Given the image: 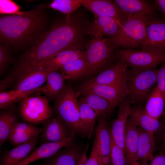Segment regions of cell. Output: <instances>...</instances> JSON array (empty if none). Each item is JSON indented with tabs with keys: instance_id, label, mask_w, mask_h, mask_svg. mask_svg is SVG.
Instances as JSON below:
<instances>
[{
	"instance_id": "6da1fadb",
	"label": "cell",
	"mask_w": 165,
	"mask_h": 165,
	"mask_svg": "<svg viewBox=\"0 0 165 165\" xmlns=\"http://www.w3.org/2000/svg\"><path fill=\"white\" fill-rule=\"evenodd\" d=\"M80 30L71 17L52 25L21 56L15 73L20 75L60 52L79 47Z\"/></svg>"
},
{
	"instance_id": "7a4b0ae2",
	"label": "cell",
	"mask_w": 165,
	"mask_h": 165,
	"mask_svg": "<svg viewBox=\"0 0 165 165\" xmlns=\"http://www.w3.org/2000/svg\"><path fill=\"white\" fill-rule=\"evenodd\" d=\"M49 18L40 9L0 17V41L20 49L33 44L46 31Z\"/></svg>"
},
{
	"instance_id": "3957f363",
	"label": "cell",
	"mask_w": 165,
	"mask_h": 165,
	"mask_svg": "<svg viewBox=\"0 0 165 165\" xmlns=\"http://www.w3.org/2000/svg\"><path fill=\"white\" fill-rule=\"evenodd\" d=\"M149 16L137 13L127 17L117 34L109 38L114 46L130 50L140 48L145 40Z\"/></svg>"
},
{
	"instance_id": "277c9868",
	"label": "cell",
	"mask_w": 165,
	"mask_h": 165,
	"mask_svg": "<svg viewBox=\"0 0 165 165\" xmlns=\"http://www.w3.org/2000/svg\"><path fill=\"white\" fill-rule=\"evenodd\" d=\"M115 48L109 38L103 36L93 38L84 52L86 68L84 76H92L112 64L114 58L117 57L114 51Z\"/></svg>"
},
{
	"instance_id": "5b68a950",
	"label": "cell",
	"mask_w": 165,
	"mask_h": 165,
	"mask_svg": "<svg viewBox=\"0 0 165 165\" xmlns=\"http://www.w3.org/2000/svg\"><path fill=\"white\" fill-rule=\"evenodd\" d=\"M158 71L156 68L127 69V83L128 91L127 95L131 104L141 105L146 100L156 83Z\"/></svg>"
},
{
	"instance_id": "8992f818",
	"label": "cell",
	"mask_w": 165,
	"mask_h": 165,
	"mask_svg": "<svg viewBox=\"0 0 165 165\" xmlns=\"http://www.w3.org/2000/svg\"><path fill=\"white\" fill-rule=\"evenodd\" d=\"M81 94L75 91L71 85L65 86L64 90L55 101L54 110L72 132L80 134V116L79 101Z\"/></svg>"
},
{
	"instance_id": "52a82bcc",
	"label": "cell",
	"mask_w": 165,
	"mask_h": 165,
	"mask_svg": "<svg viewBox=\"0 0 165 165\" xmlns=\"http://www.w3.org/2000/svg\"><path fill=\"white\" fill-rule=\"evenodd\" d=\"M118 59L133 69L155 68L165 61V52L141 49H120L116 52Z\"/></svg>"
},
{
	"instance_id": "ba28073f",
	"label": "cell",
	"mask_w": 165,
	"mask_h": 165,
	"mask_svg": "<svg viewBox=\"0 0 165 165\" xmlns=\"http://www.w3.org/2000/svg\"><path fill=\"white\" fill-rule=\"evenodd\" d=\"M45 96L33 95L21 101L19 111L22 119L34 125L39 124L51 118L53 110Z\"/></svg>"
},
{
	"instance_id": "9c48e42d",
	"label": "cell",
	"mask_w": 165,
	"mask_h": 165,
	"mask_svg": "<svg viewBox=\"0 0 165 165\" xmlns=\"http://www.w3.org/2000/svg\"><path fill=\"white\" fill-rule=\"evenodd\" d=\"M127 68L123 61L118 59L97 75L85 81L80 89L95 85L126 84Z\"/></svg>"
},
{
	"instance_id": "30bf717a",
	"label": "cell",
	"mask_w": 165,
	"mask_h": 165,
	"mask_svg": "<svg viewBox=\"0 0 165 165\" xmlns=\"http://www.w3.org/2000/svg\"><path fill=\"white\" fill-rule=\"evenodd\" d=\"M141 49L165 52V20L149 16Z\"/></svg>"
},
{
	"instance_id": "8fae6325",
	"label": "cell",
	"mask_w": 165,
	"mask_h": 165,
	"mask_svg": "<svg viewBox=\"0 0 165 165\" xmlns=\"http://www.w3.org/2000/svg\"><path fill=\"white\" fill-rule=\"evenodd\" d=\"M79 91L81 94L90 91L98 94L108 101L113 110L126 98L128 92L127 84L95 85Z\"/></svg>"
},
{
	"instance_id": "7c38bea8",
	"label": "cell",
	"mask_w": 165,
	"mask_h": 165,
	"mask_svg": "<svg viewBox=\"0 0 165 165\" xmlns=\"http://www.w3.org/2000/svg\"><path fill=\"white\" fill-rule=\"evenodd\" d=\"M75 134L72 132L68 138L62 141L43 143L24 159L15 165H28L37 160L51 157L61 148L73 145Z\"/></svg>"
},
{
	"instance_id": "4fadbf2b",
	"label": "cell",
	"mask_w": 165,
	"mask_h": 165,
	"mask_svg": "<svg viewBox=\"0 0 165 165\" xmlns=\"http://www.w3.org/2000/svg\"><path fill=\"white\" fill-rule=\"evenodd\" d=\"M83 6L94 16H106L114 18L120 25L126 19L113 1L108 0H81Z\"/></svg>"
},
{
	"instance_id": "5bb4252c",
	"label": "cell",
	"mask_w": 165,
	"mask_h": 165,
	"mask_svg": "<svg viewBox=\"0 0 165 165\" xmlns=\"http://www.w3.org/2000/svg\"><path fill=\"white\" fill-rule=\"evenodd\" d=\"M84 57V52L79 47L72 48L61 51L35 66L51 72L60 70L69 62Z\"/></svg>"
},
{
	"instance_id": "9a60e30c",
	"label": "cell",
	"mask_w": 165,
	"mask_h": 165,
	"mask_svg": "<svg viewBox=\"0 0 165 165\" xmlns=\"http://www.w3.org/2000/svg\"><path fill=\"white\" fill-rule=\"evenodd\" d=\"M131 103L126 98L118 106V113L117 118L112 121L111 131L116 144L124 152V139L126 126L129 116Z\"/></svg>"
},
{
	"instance_id": "2e32d148",
	"label": "cell",
	"mask_w": 165,
	"mask_h": 165,
	"mask_svg": "<svg viewBox=\"0 0 165 165\" xmlns=\"http://www.w3.org/2000/svg\"><path fill=\"white\" fill-rule=\"evenodd\" d=\"M43 131L41 136L43 143L59 142L65 140L72 132L58 117L49 119L43 123Z\"/></svg>"
},
{
	"instance_id": "e0dca14e",
	"label": "cell",
	"mask_w": 165,
	"mask_h": 165,
	"mask_svg": "<svg viewBox=\"0 0 165 165\" xmlns=\"http://www.w3.org/2000/svg\"><path fill=\"white\" fill-rule=\"evenodd\" d=\"M50 72L35 66L30 68L18 76L14 90L28 91L39 88L46 81Z\"/></svg>"
},
{
	"instance_id": "ac0fdd59",
	"label": "cell",
	"mask_w": 165,
	"mask_h": 165,
	"mask_svg": "<svg viewBox=\"0 0 165 165\" xmlns=\"http://www.w3.org/2000/svg\"><path fill=\"white\" fill-rule=\"evenodd\" d=\"M43 131L39 128L27 123L17 122L13 127L9 140L11 144L17 146L38 138Z\"/></svg>"
},
{
	"instance_id": "d6986e66",
	"label": "cell",
	"mask_w": 165,
	"mask_h": 165,
	"mask_svg": "<svg viewBox=\"0 0 165 165\" xmlns=\"http://www.w3.org/2000/svg\"><path fill=\"white\" fill-rule=\"evenodd\" d=\"M94 23L88 31L93 38L104 36L110 38L116 36L121 27L113 18L106 16H94Z\"/></svg>"
},
{
	"instance_id": "ffe728a7",
	"label": "cell",
	"mask_w": 165,
	"mask_h": 165,
	"mask_svg": "<svg viewBox=\"0 0 165 165\" xmlns=\"http://www.w3.org/2000/svg\"><path fill=\"white\" fill-rule=\"evenodd\" d=\"M129 117L137 126L153 134L159 130L164 126V123L159 119L148 115L141 105L131 106Z\"/></svg>"
},
{
	"instance_id": "44dd1931",
	"label": "cell",
	"mask_w": 165,
	"mask_h": 165,
	"mask_svg": "<svg viewBox=\"0 0 165 165\" xmlns=\"http://www.w3.org/2000/svg\"><path fill=\"white\" fill-rule=\"evenodd\" d=\"M139 134L137 126L129 117L127 123L124 139V152L128 165H137Z\"/></svg>"
},
{
	"instance_id": "7402d4cb",
	"label": "cell",
	"mask_w": 165,
	"mask_h": 165,
	"mask_svg": "<svg viewBox=\"0 0 165 165\" xmlns=\"http://www.w3.org/2000/svg\"><path fill=\"white\" fill-rule=\"evenodd\" d=\"M38 138L23 143L11 150L4 152L1 156L0 165H15L32 153L38 142Z\"/></svg>"
},
{
	"instance_id": "603a6c76",
	"label": "cell",
	"mask_w": 165,
	"mask_h": 165,
	"mask_svg": "<svg viewBox=\"0 0 165 165\" xmlns=\"http://www.w3.org/2000/svg\"><path fill=\"white\" fill-rule=\"evenodd\" d=\"M126 17L137 13L154 16L155 6L143 0H115L113 1Z\"/></svg>"
},
{
	"instance_id": "cb8c5ba5",
	"label": "cell",
	"mask_w": 165,
	"mask_h": 165,
	"mask_svg": "<svg viewBox=\"0 0 165 165\" xmlns=\"http://www.w3.org/2000/svg\"><path fill=\"white\" fill-rule=\"evenodd\" d=\"M83 152L79 145L65 147L49 157L46 165H78Z\"/></svg>"
},
{
	"instance_id": "d4e9b609",
	"label": "cell",
	"mask_w": 165,
	"mask_h": 165,
	"mask_svg": "<svg viewBox=\"0 0 165 165\" xmlns=\"http://www.w3.org/2000/svg\"><path fill=\"white\" fill-rule=\"evenodd\" d=\"M139 137L138 144V162L148 164L152 159L155 150L154 134L138 128Z\"/></svg>"
},
{
	"instance_id": "484cf974",
	"label": "cell",
	"mask_w": 165,
	"mask_h": 165,
	"mask_svg": "<svg viewBox=\"0 0 165 165\" xmlns=\"http://www.w3.org/2000/svg\"><path fill=\"white\" fill-rule=\"evenodd\" d=\"M64 80L60 72L57 71L50 72L47 76L45 85L42 86L41 93L44 94L48 100L55 101L64 90Z\"/></svg>"
},
{
	"instance_id": "4316f807",
	"label": "cell",
	"mask_w": 165,
	"mask_h": 165,
	"mask_svg": "<svg viewBox=\"0 0 165 165\" xmlns=\"http://www.w3.org/2000/svg\"><path fill=\"white\" fill-rule=\"evenodd\" d=\"M82 94L84 101L94 110L97 117L107 119L111 115L113 110L107 100L90 91H86Z\"/></svg>"
},
{
	"instance_id": "83f0119b",
	"label": "cell",
	"mask_w": 165,
	"mask_h": 165,
	"mask_svg": "<svg viewBox=\"0 0 165 165\" xmlns=\"http://www.w3.org/2000/svg\"><path fill=\"white\" fill-rule=\"evenodd\" d=\"M80 134L90 139L93 132L97 115L82 98L79 101Z\"/></svg>"
},
{
	"instance_id": "f1b7e54d",
	"label": "cell",
	"mask_w": 165,
	"mask_h": 165,
	"mask_svg": "<svg viewBox=\"0 0 165 165\" xmlns=\"http://www.w3.org/2000/svg\"><path fill=\"white\" fill-rule=\"evenodd\" d=\"M165 107V97L156 86L148 96L144 109L151 117L159 119L163 113Z\"/></svg>"
},
{
	"instance_id": "f546056e",
	"label": "cell",
	"mask_w": 165,
	"mask_h": 165,
	"mask_svg": "<svg viewBox=\"0 0 165 165\" xmlns=\"http://www.w3.org/2000/svg\"><path fill=\"white\" fill-rule=\"evenodd\" d=\"M42 91V87L35 90L22 91L17 90L5 91L0 93V108H6L17 102L21 101L26 98L39 94Z\"/></svg>"
},
{
	"instance_id": "4dcf8cb0",
	"label": "cell",
	"mask_w": 165,
	"mask_h": 165,
	"mask_svg": "<svg viewBox=\"0 0 165 165\" xmlns=\"http://www.w3.org/2000/svg\"><path fill=\"white\" fill-rule=\"evenodd\" d=\"M17 121L14 111L6 109L1 111L0 114V146L9 140L11 129Z\"/></svg>"
},
{
	"instance_id": "1f68e13d",
	"label": "cell",
	"mask_w": 165,
	"mask_h": 165,
	"mask_svg": "<svg viewBox=\"0 0 165 165\" xmlns=\"http://www.w3.org/2000/svg\"><path fill=\"white\" fill-rule=\"evenodd\" d=\"M98 118L96 135L100 146L101 156L111 154L110 137L107 119L100 117Z\"/></svg>"
},
{
	"instance_id": "d6a6232c",
	"label": "cell",
	"mask_w": 165,
	"mask_h": 165,
	"mask_svg": "<svg viewBox=\"0 0 165 165\" xmlns=\"http://www.w3.org/2000/svg\"><path fill=\"white\" fill-rule=\"evenodd\" d=\"M86 68L84 57L68 63L60 70L65 80H73L84 76Z\"/></svg>"
},
{
	"instance_id": "836d02e7",
	"label": "cell",
	"mask_w": 165,
	"mask_h": 165,
	"mask_svg": "<svg viewBox=\"0 0 165 165\" xmlns=\"http://www.w3.org/2000/svg\"><path fill=\"white\" fill-rule=\"evenodd\" d=\"M81 4V0H54L49 5V7L65 14L66 17L69 18L70 14Z\"/></svg>"
},
{
	"instance_id": "e575fe53",
	"label": "cell",
	"mask_w": 165,
	"mask_h": 165,
	"mask_svg": "<svg viewBox=\"0 0 165 165\" xmlns=\"http://www.w3.org/2000/svg\"><path fill=\"white\" fill-rule=\"evenodd\" d=\"M111 155L112 158L111 165H128L125 153L117 145L114 140L110 129Z\"/></svg>"
},
{
	"instance_id": "d590c367",
	"label": "cell",
	"mask_w": 165,
	"mask_h": 165,
	"mask_svg": "<svg viewBox=\"0 0 165 165\" xmlns=\"http://www.w3.org/2000/svg\"><path fill=\"white\" fill-rule=\"evenodd\" d=\"M9 46L4 44L0 46V72L1 75L6 71L12 61Z\"/></svg>"
},
{
	"instance_id": "8d00e7d4",
	"label": "cell",
	"mask_w": 165,
	"mask_h": 165,
	"mask_svg": "<svg viewBox=\"0 0 165 165\" xmlns=\"http://www.w3.org/2000/svg\"><path fill=\"white\" fill-rule=\"evenodd\" d=\"M101 156L100 146L96 137L94 138L90 156L85 165H100Z\"/></svg>"
},
{
	"instance_id": "74e56055",
	"label": "cell",
	"mask_w": 165,
	"mask_h": 165,
	"mask_svg": "<svg viewBox=\"0 0 165 165\" xmlns=\"http://www.w3.org/2000/svg\"><path fill=\"white\" fill-rule=\"evenodd\" d=\"M20 7L13 1L0 0V13L1 14L14 15L20 11Z\"/></svg>"
},
{
	"instance_id": "f35d334b",
	"label": "cell",
	"mask_w": 165,
	"mask_h": 165,
	"mask_svg": "<svg viewBox=\"0 0 165 165\" xmlns=\"http://www.w3.org/2000/svg\"><path fill=\"white\" fill-rule=\"evenodd\" d=\"M157 87L165 98V61L158 69L157 76Z\"/></svg>"
},
{
	"instance_id": "ab89813d",
	"label": "cell",
	"mask_w": 165,
	"mask_h": 165,
	"mask_svg": "<svg viewBox=\"0 0 165 165\" xmlns=\"http://www.w3.org/2000/svg\"><path fill=\"white\" fill-rule=\"evenodd\" d=\"M150 165H165V152L163 150L154 156Z\"/></svg>"
},
{
	"instance_id": "60d3db41",
	"label": "cell",
	"mask_w": 165,
	"mask_h": 165,
	"mask_svg": "<svg viewBox=\"0 0 165 165\" xmlns=\"http://www.w3.org/2000/svg\"><path fill=\"white\" fill-rule=\"evenodd\" d=\"M14 76L10 75L7 76L3 79L0 80V92L6 91V89L14 80Z\"/></svg>"
},
{
	"instance_id": "b9f144b4",
	"label": "cell",
	"mask_w": 165,
	"mask_h": 165,
	"mask_svg": "<svg viewBox=\"0 0 165 165\" xmlns=\"http://www.w3.org/2000/svg\"><path fill=\"white\" fill-rule=\"evenodd\" d=\"M154 5L162 12L165 17V0H156Z\"/></svg>"
},
{
	"instance_id": "7bdbcfd3",
	"label": "cell",
	"mask_w": 165,
	"mask_h": 165,
	"mask_svg": "<svg viewBox=\"0 0 165 165\" xmlns=\"http://www.w3.org/2000/svg\"><path fill=\"white\" fill-rule=\"evenodd\" d=\"M112 158L111 154L101 156L100 165H111Z\"/></svg>"
},
{
	"instance_id": "ee69618b",
	"label": "cell",
	"mask_w": 165,
	"mask_h": 165,
	"mask_svg": "<svg viewBox=\"0 0 165 165\" xmlns=\"http://www.w3.org/2000/svg\"><path fill=\"white\" fill-rule=\"evenodd\" d=\"M88 146H87L86 149L83 153L78 163V165H85L86 163L87 160L86 155L87 149Z\"/></svg>"
},
{
	"instance_id": "f6af8a7d",
	"label": "cell",
	"mask_w": 165,
	"mask_h": 165,
	"mask_svg": "<svg viewBox=\"0 0 165 165\" xmlns=\"http://www.w3.org/2000/svg\"><path fill=\"white\" fill-rule=\"evenodd\" d=\"M161 147L163 150H165V136H162Z\"/></svg>"
},
{
	"instance_id": "bcb514c9",
	"label": "cell",
	"mask_w": 165,
	"mask_h": 165,
	"mask_svg": "<svg viewBox=\"0 0 165 165\" xmlns=\"http://www.w3.org/2000/svg\"><path fill=\"white\" fill-rule=\"evenodd\" d=\"M163 122L165 123V109H164L163 113L162 116Z\"/></svg>"
},
{
	"instance_id": "7dc6e473",
	"label": "cell",
	"mask_w": 165,
	"mask_h": 165,
	"mask_svg": "<svg viewBox=\"0 0 165 165\" xmlns=\"http://www.w3.org/2000/svg\"><path fill=\"white\" fill-rule=\"evenodd\" d=\"M164 129H163V133L162 134V136H165V123L164 122Z\"/></svg>"
},
{
	"instance_id": "c3c4849f",
	"label": "cell",
	"mask_w": 165,
	"mask_h": 165,
	"mask_svg": "<svg viewBox=\"0 0 165 165\" xmlns=\"http://www.w3.org/2000/svg\"><path fill=\"white\" fill-rule=\"evenodd\" d=\"M137 165H148V164H144V163H141L139 162L138 163Z\"/></svg>"
}]
</instances>
